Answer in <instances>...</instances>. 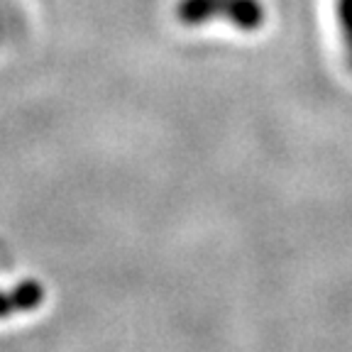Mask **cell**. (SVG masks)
<instances>
[{
    "label": "cell",
    "mask_w": 352,
    "mask_h": 352,
    "mask_svg": "<svg viewBox=\"0 0 352 352\" xmlns=\"http://www.w3.org/2000/svg\"><path fill=\"white\" fill-rule=\"evenodd\" d=\"M179 17L191 25L208 22V17H228L237 28L252 30L262 22V6L257 0H182Z\"/></svg>",
    "instance_id": "6da1fadb"
},
{
    "label": "cell",
    "mask_w": 352,
    "mask_h": 352,
    "mask_svg": "<svg viewBox=\"0 0 352 352\" xmlns=\"http://www.w3.org/2000/svg\"><path fill=\"white\" fill-rule=\"evenodd\" d=\"M338 17H340L345 44L350 47V54H352V0H338Z\"/></svg>",
    "instance_id": "7a4b0ae2"
}]
</instances>
